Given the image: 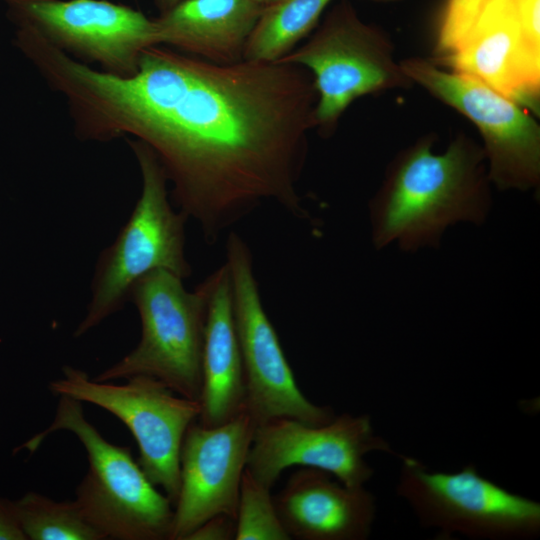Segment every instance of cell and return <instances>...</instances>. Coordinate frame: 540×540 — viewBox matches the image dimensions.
Segmentation results:
<instances>
[{
  "label": "cell",
  "instance_id": "obj_25",
  "mask_svg": "<svg viewBox=\"0 0 540 540\" xmlns=\"http://www.w3.org/2000/svg\"><path fill=\"white\" fill-rule=\"evenodd\" d=\"M263 8L269 7L280 0H256Z\"/></svg>",
  "mask_w": 540,
  "mask_h": 540
},
{
  "label": "cell",
  "instance_id": "obj_13",
  "mask_svg": "<svg viewBox=\"0 0 540 540\" xmlns=\"http://www.w3.org/2000/svg\"><path fill=\"white\" fill-rule=\"evenodd\" d=\"M256 423L245 409L215 427L187 429L180 451V490L169 540H186L218 514L236 520L240 485Z\"/></svg>",
  "mask_w": 540,
  "mask_h": 540
},
{
  "label": "cell",
  "instance_id": "obj_1",
  "mask_svg": "<svg viewBox=\"0 0 540 540\" xmlns=\"http://www.w3.org/2000/svg\"><path fill=\"white\" fill-rule=\"evenodd\" d=\"M44 80L65 100L78 139L130 135L150 147L172 184L171 200L208 244L267 201L311 219L297 185L318 93L303 66L220 65L154 45L132 76L58 52Z\"/></svg>",
  "mask_w": 540,
  "mask_h": 540
},
{
  "label": "cell",
  "instance_id": "obj_23",
  "mask_svg": "<svg viewBox=\"0 0 540 540\" xmlns=\"http://www.w3.org/2000/svg\"><path fill=\"white\" fill-rule=\"evenodd\" d=\"M14 501L0 497V540H26Z\"/></svg>",
  "mask_w": 540,
  "mask_h": 540
},
{
  "label": "cell",
  "instance_id": "obj_24",
  "mask_svg": "<svg viewBox=\"0 0 540 540\" xmlns=\"http://www.w3.org/2000/svg\"><path fill=\"white\" fill-rule=\"evenodd\" d=\"M182 0H154L156 7L159 9L160 13H163Z\"/></svg>",
  "mask_w": 540,
  "mask_h": 540
},
{
  "label": "cell",
  "instance_id": "obj_18",
  "mask_svg": "<svg viewBox=\"0 0 540 540\" xmlns=\"http://www.w3.org/2000/svg\"><path fill=\"white\" fill-rule=\"evenodd\" d=\"M332 0H280L263 9L245 46L243 60L276 62L319 24Z\"/></svg>",
  "mask_w": 540,
  "mask_h": 540
},
{
  "label": "cell",
  "instance_id": "obj_14",
  "mask_svg": "<svg viewBox=\"0 0 540 540\" xmlns=\"http://www.w3.org/2000/svg\"><path fill=\"white\" fill-rule=\"evenodd\" d=\"M433 61L539 115L540 46L526 36L513 0H487L457 46Z\"/></svg>",
  "mask_w": 540,
  "mask_h": 540
},
{
  "label": "cell",
  "instance_id": "obj_8",
  "mask_svg": "<svg viewBox=\"0 0 540 540\" xmlns=\"http://www.w3.org/2000/svg\"><path fill=\"white\" fill-rule=\"evenodd\" d=\"M126 380L123 385L97 382L85 371L66 365L49 389L56 396L96 405L120 419L137 442L141 469L174 505L180 490L182 442L189 426L198 420L200 402L176 396L149 376Z\"/></svg>",
  "mask_w": 540,
  "mask_h": 540
},
{
  "label": "cell",
  "instance_id": "obj_9",
  "mask_svg": "<svg viewBox=\"0 0 540 540\" xmlns=\"http://www.w3.org/2000/svg\"><path fill=\"white\" fill-rule=\"evenodd\" d=\"M400 64L414 84L476 126L493 186L519 191L538 187L540 125L535 115L484 83L433 60L410 57Z\"/></svg>",
  "mask_w": 540,
  "mask_h": 540
},
{
  "label": "cell",
  "instance_id": "obj_4",
  "mask_svg": "<svg viewBox=\"0 0 540 540\" xmlns=\"http://www.w3.org/2000/svg\"><path fill=\"white\" fill-rule=\"evenodd\" d=\"M51 424L25 447L35 451L50 434L68 431L86 450L88 470L75 501L85 518L107 539L169 540L172 502L147 478L129 447L108 442L85 417L82 402L58 396Z\"/></svg>",
  "mask_w": 540,
  "mask_h": 540
},
{
  "label": "cell",
  "instance_id": "obj_21",
  "mask_svg": "<svg viewBox=\"0 0 540 540\" xmlns=\"http://www.w3.org/2000/svg\"><path fill=\"white\" fill-rule=\"evenodd\" d=\"M487 0H447L441 14L437 41V58L453 50L465 36Z\"/></svg>",
  "mask_w": 540,
  "mask_h": 540
},
{
  "label": "cell",
  "instance_id": "obj_22",
  "mask_svg": "<svg viewBox=\"0 0 540 540\" xmlns=\"http://www.w3.org/2000/svg\"><path fill=\"white\" fill-rule=\"evenodd\" d=\"M236 537V520L225 514H218L206 520L186 540H233Z\"/></svg>",
  "mask_w": 540,
  "mask_h": 540
},
{
  "label": "cell",
  "instance_id": "obj_17",
  "mask_svg": "<svg viewBox=\"0 0 540 540\" xmlns=\"http://www.w3.org/2000/svg\"><path fill=\"white\" fill-rule=\"evenodd\" d=\"M263 9L256 0H182L154 19L157 45L215 64L238 63Z\"/></svg>",
  "mask_w": 540,
  "mask_h": 540
},
{
  "label": "cell",
  "instance_id": "obj_6",
  "mask_svg": "<svg viewBox=\"0 0 540 540\" xmlns=\"http://www.w3.org/2000/svg\"><path fill=\"white\" fill-rule=\"evenodd\" d=\"M141 320L137 346L92 379L149 376L176 394L199 400L208 306L206 279L189 292L183 279L158 269L139 278L129 294Z\"/></svg>",
  "mask_w": 540,
  "mask_h": 540
},
{
  "label": "cell",
  "instance_id": "obj_7",
  "mask_svg": "<svg viewBox=\"0 0 540 540\" xmlns=\"http://www.w3.org/2000/svg\"><path fill=\"white\" fill-rule=\"evenodd\" d=\"M401 459L397 495L419 524L439 539L530 540L540 534V503L508 491L474 464L453 473L433 471L411 456Z\"/></svg>",
  "mask_w": 540,
  "mask_h": 540
},
{
  "label": "cell",
  "instance_id": "obj_2",
  "mask_svg": "<svg viewBox=\"0 0 540 540\" xmlns=\"http://www.w3.org/2000/svg\"><path fill=\"white\" fill-rule=\"evenodd\" d=\"M427 134L399 151L369 202L376 249L394 243L415 252L440 245L448 227L486 221L492 197L481 144L458 133L440 153Z\"/></svg>",
  "mask_w": 540,
  "mask_h": 540
},
{
  "label": "cell",
  "instance_id": "obj_11",
  "mask_svg": "<svg viewBox=\"0 0 540 540\" xmlns=\"http://www.w3.org/2000/svg\"><path fill=\"white\" fill-rule=\"evenodd\" d=\"M17 27L35 31L53 47L118 76L138 70L142 52L157 45L154 19L108 0H4Z\"/></svg>",
  "mask_w": 540,
  "mask_h": 540
},
{
  "label": "cell",
  "instance_id": "obj_15",
  "mask_svg": "<svg viewBox=\"0 0 540 540\" xmlns=\"http://www.w3.org/2000/svg\"><path fill=\"white\" fill-rule=\"evenodd\" d=\"M273 498L291 539L365 540L376 518V498L365 486L347 487L315 468L293 473Z\"/></svg>",
  "mask_w": 540,
  "mask_h": 540
},
{
  "label": "cell",
  "instance_id": "obj_12",
  "mask_svg": "<svg viewBox=\"0 0 540 540\" xmlns=\"http://www.w3.org/2000/svg\"><path fill=\"white\" fill-rule=\"evenodd\" d=\"M372 452L396 454L375 433L369 415L344 413L322 425L276 418L256 426L246 468L269 488L294 465L323 470L347 487L358 488L374 474L365 460Z\"/></svg>",
  "mask_w": 540,
  "mask_h": 540
},
{
  "label": "cell",
  "instance_id": "obj_5",
  "mask_svg": "<svg viewBox=\"0 0 540 540\" xmlns=\"http://www.w3.org/2000/svg\"><path fill=\"white\" fill-rule=\"evenodd\" d=\"M276 62L297 64L312 74L318 93L315 128L324 137L334 133L356 99L414 85L390 35L363 21L348 0L335 4L304 45Z\"/></svg>",
  "mask_w": 540,
  "mask_h": 540
},
{
  "label": "cell",
  "instance_id": "obj_19",
  "mask_svg": "<svg viewBox=\"0 0 540 540\" xmlns=\"http://www.w3.org/2000/svg\"><path fill=\"white\" fill-rule=\"evenodd\" d=\"M14 505L27 539H106L85 518L75 500L59 502L37 492H28L14 501Z\"/></svg>",
  "mask_w": 540,
  "mask_h": 540
},
{
  "label": "cell",
  "instance_id": "obj_3",
  "mask_svg": "<svg viewBox=\"0 0 540 540\" xmlns=\"http://www.w3.org/2000/svg\"><path fill=\"white\" fill-rule=\"evenodd\" d=\"M138 163L142 190L117 237L98 256L86 314L73 335L81 337L129 302L133 284L163 269L181 279L192 274L185 253L189 217L171 205L168 179L156 155L142 141L127 140Z\"/></svg>",
  "mask_w": 540,
  "mask_h": 540
},
{
  "label": "cell",
  "instance_id": "obj_10",
  "mask_svg": "<svg viewBox=\"0 0 540 540\" xmlns=\"http://www.w3.org/2000/svg\"><path fill=\"white\" fill-rule=\"evenodd\" d=\"M225 264L245 373L246 410L256 426L276 418H292L310 425L332 421L335 414L330 407L312 403L299 389L263 307L251 250L236 232L228 235Z\"/></svg>",
  "mask_w": 540,
  "mask_h": 540
},
{
  "label": "cell",
  "instance_id": "obj_26",
  "mask_svg": "<svg viewBox=\"0 0 540 540\" xmlns=\"http://www.w3.org/2000/svg\"><path fill=\"white\" fill-rule=\"evenodd\" d=\"M367 1H372V2H377V3H391V2L401 1V0H367Z\"/></svg>",
  "mask_w": 540,
  "mask_h": 540
},
{
  "label": "cell",
  "instance_id": "obj_16",
  "mask_svg": "<svg viewBox=\"0 0 540 540\" xmlns=\"http://www.w3.org/2000/svg\"><path fill=\"white\" fill-rule=\"evenodd\" d=\"M206 281L208 306L198 422L215 427L246 409V381L227 265L210 274Z\"/></svg>",
  "mask_w": 540,
  "mask_h": 540
},
{
  "label": "cell",
  "instance_id": "obj_20",
  "mask_svg": "<svg viewBox=\"0 0 540 540\" xmlns=\"http://www.w3.org/2000/svg\"><path fill=\"white\" fill-rule=\"evenodd\" d=\"M269 487L245 468L240 485L235 540H290Z\"/></svg>",
  "mask_w": 540,
  "mask_h": 540
}]
</instances>
